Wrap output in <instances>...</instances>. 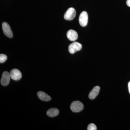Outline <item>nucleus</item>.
<instances>
[{
    "instance_id": "9b49d317",
    "label": "nucleus",
    "mask_w": 130,
    "mask_h": 130,
    "mask_svg": "<svg viewBox=\"0 0 130 130\" xmlns=\"http://www.w3.org/2000/svg\"><path fill=\"white\" fill-rule=\"evenodd\" d=\"M59 113V110L57 108H51L47 111V114L49 117L53 118L57 116Z\"/></svg>"
},
{
    "instance_id": "0eeeda50",
    "label": "nucleus",
    "mask_w": 130,
    "mask_h": 130,
    "mask_svg": "<svg viewBox=\"0 0 130 130\" xmlns=\"http://www.w3.org/2000/svg\"><path fill=\"white\" fill-rule=\"evenodd\" d=\"M11 78L15 81H18L22 77V74L20 71L17 69H13L10 72Z\"/></svg>"
},
{
    "instance_id": "ddd939ff",
    "label": "nucleus",
    "mask_w": 130,
    "mask_h": 130,
    "mask_svg": "<svg viewBox=\"0 0 130 130\" xmlns=\"http://www.w3.org/2000/svg\"><path fill=\"white\" fill-rule=\"evenodd\" d=\"M88 130H97V127L95 124L93 123H91L88 126L87 128Z\"/></svg>"
},
{
    "instance_id": "423d86ee",
    "label": "nucleus",
    "mask_w": 130,
    "mask_h": 130,
    "mask_svg": "<svg viewBox=\"0 0 130 130\" xmlns=\"http://www.w3.org/2000/svg\"><path fill=\"white\" fill-rule=\"evenodd\" d=\"M10 73L7 71H5L3 73L1 80V84L3 86H7L9 84L10 81Z\"/></svg>"
},
{
    "instance_id": "f257e3e1",
    "label": "nucleus",
    "mask_w": 130,
    "mask_h": 130,
    "mask_svg": "<svg viewBox=\"0 0 130 130\" xmlns=\"http://www.w3.org/2000/svg\"><path fill=\"white\" fill-rule=\"evenodd\" d=\"M84 105L79 101H75L72 102L70 106V108L73 112H79L83 109Z\"/></svg>"
},
{
    "instance_id": "7ed1b4c3",
    "label": "nucleus",
    "mask_w": 130,
    "mask_h": 130,
    "mask_svg": "<svg viewBox=\"0 0 130 130\" xmlns=\"http://www.w3.org/2000/svg\"><path fill=\"white\" fill-rule=\"evenodd\" d=\"M3 33L7 37L11 38L13 36V34L9 25L6 22H4L2 24Z\"/></svg>"
},
{
    "instance_id": "1a4fd4ad",
    "label": "nucleus",
    "mask_w": 130,
    "mask_h": 130,
    "mask_svg": "<svg viewBox=\"0 0 130 130\" xmlns=\"http://www.w3.org/2000/svg\"><path fill=\"white\" fill-rule=\"evenodd\" d=\"M100 90V87L99 86H96L89 94V97L91 100H93L99 94Z\"/></svg>"
},
{
    "instance_id": "f8f14e48",
    "label": "nucleus",
    "mask_w": 130,
    "mask_h": 130,
    "mask_svg": "<svg viewBox=\"0 0 130 130\" xmlns=\"http://www.w3.org/2000/svg\"><path fill=\"white\" fill-rule=\"evenodd\" d=\"M7 57L6 55L4 54H0V63H4L7 60Z\"/></svg>"
},
{
    "instance_id": "9d476101",
    "label": "nucleus",
    "mask_w": 130,
    "mask_h": 130,
    "mask_svg": "<svg viewBox=\"0 0 130 130\" xmlns=\"http://www.w3.org/2000/svg\"><path fill=\"white\" fill-rule=\"evenodd\" d=\"M37 96L40 100L44 101H48L51 100V97L43 91H40L38 92Z\"/></svg>"
},
{
    "instance_id": "2eb2a0df",
    "label": "nucleus",
    "mask_w": 130,
    "mask_h": 130,
    "mask_svg": "<svg viewBox=\"0 0 130 130\" xmlns=\"http://www.w3.org/2000/svg\"><path fill=\"white\" fill-rule=\"evenodd\" d=\"M128 89H129V93L130 94V81L128 83Z\"/></svg>"
},
{
    "instance_id": "39448f33",
    "label": "nucleus",
    "mask_w": 130,
    "mask_h": 130,
    "mask_svg": "<svg viewBox=\"0 0 130 130\" xmlns=\"http://www.w3.org/2000/svg\"><path fill=\"white\" fill-rule=\"evenodd\" d=\"M88 20V13L85 11L82 12L79 16V24L83 27L87 25Z\"/></svg>"
},
{
    "instance_id": "4468645a",
    "label": "nucleus",
    "mask_w": 130,
    "mask_h": 130,
    "mask_svg": "<svg viewBox=\"0 0 130 130\" xmlns=\"http://www.w3.org/2000/svg\"><path fill=\"white\" fill-rule=\"evenodd\" d=\"M126 4L128 6L130 7V0H127L126 1Z\"/></svg>"
},
{
    "instance_id": "6e6552de",
    "label": "nucleus",
    "mask_w": 130,
    "mask_h": 130,
    "mask_svg": "<svg viewBox=\"0 0 130 130\" xmlns=\"http://www.w3.org/2000/svg\"><path fill=\"white\" fill-rule=\"evenodd\" d=\"M67 36L68 40L72 41H74L77 39L78 35L76 31L73 30H70L67 33Z\"/></svg>"
},
{
    "instance_id": "f03ea898",
    "label": "nucleus",
    "mask_w": 130,
    "mask_h": 130,
    "mask_svg": "<svg viewBox=\"0 0 130 130\" xmlns=\"http://www.w3.org/2000/svg\"><path fill=\"white\" fill-rule=\"evenodd\" d=\"M76 14V12L75 9L73 8H70L65 13L64 18L66 20H72L75 18Z\"/></svg>"
},
{
    "instance_id": "20e7f679",
    "label": "nucleus",
    "mask_w": 130,
    "mask_h": 130,
    "mask_svg": "<svg viewBox=\"0 0 130 130\" xmlns=\"http://www.w3.org/2000/svg\"><path fill=\"white\" fill-rule=\"evenodd\" d=\"M82 48L81 43L78 42H74L70 44L68 47V50L71 54H74L75 52L79 51Z\"/></svg>"
}]
</instances>
